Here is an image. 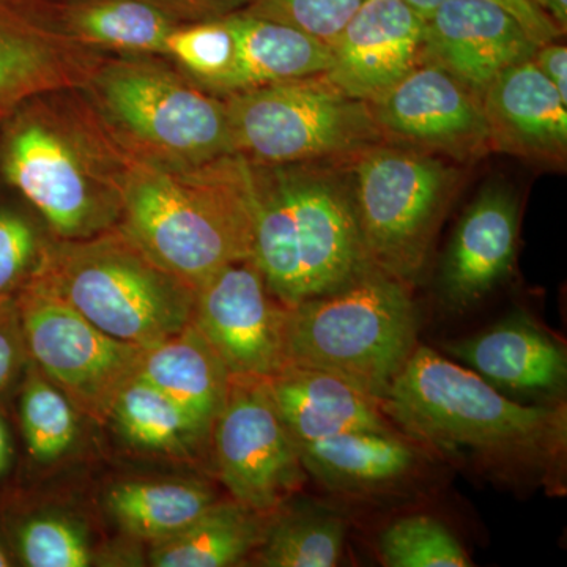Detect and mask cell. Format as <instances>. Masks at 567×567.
I'll list each match as a JSON object with an SVG mask.
<instances>
[{
	"mask_svg": "<svg viewBox=\"0 0 567 567\" xmlns=\"http://www.w3.org/2000/svg\"><path fill=\"white\" fill-rule=\"evenodd\" d=\"M382 409L415 442L470 454L496 468L550 476L565 457V404L514 401L429 347L416 346L383 395Z\"/></svg>",
	"mask_w": 567,
	"mask_h": 567,
	"instance_id": "6da1fadb",
	"label": "cell"
},
{
	"mask_svg": "<svg viewBox=\"0 0 567 567\" xmlns=\"http://www.w3.org/2000/svg\"><path fill=\"white\" fill-rule=\"evenodd\" d=\"M123 233L164 270L197 287L252 257L248 159L227 155L193 167L130 162L122 177Z\"/></svg>",
	"mask_w": 567,
	"mask_h": 567,
	"instance_id": "7a4b0ae2",
	"label": "cell"
},
{
	"mask_svg": "<svg viewBox=\"0 0 567 567\" xmlns=\"http://www.w3.org/2000/svg\"><path fill=\"white\" fill-rule=\"evenodd\" d=\"M248 164L252 260L284 306L331 292L369 264L350 178L319 163Z\"/></svg>",
	"mask_w": 567,
	"mask_h": 567,
	"instance_id": "3957f363",
	"label": "cell"
},
{
	"mask_svg": "<svg viewBox=\"0 0 567 567\" xmlns=\"http://www.w3.org/2000/svg\"><path fill=\"white\" fill-rule=\"evenodd\" d=\"M416 336L409 284L369 262L338 289L289 308L287 365L322 369L382 401Z\"/></svg>",
	"mask_w": 567,
	"mask_h": 567,
	"instance_id": "277c9868",
	"label": "cell"
},
{
	"mask_svg": "<svg viewBox=\"0 0 567 567\" xmlns=\"http://www.w3.org/2000/svg\"><path fill=\"white\" fill-rule=\"evenodd\" d=\"M33 279L130 344H156L193 320L196 287L164 270L122 227L51 246Z\"/></svg>",
	"mask_w": 567,
	"mask_h": 567,
	"instance_id": "5b68a950",
	"label": "cell"
},
{
	"mask_svg": "<svg viewBox=\"0 0 567 567\" xmlns=\"http://www.w3.org/2000/svg\"><path fill=\"white\" fill-rule=\"evenodd\" d=\"M226 107L235 155L252 163L334 162L385 140L371 104L323 73L233 93Z\"/></svg>",
	"mask_w": 567,
	"mask_h": 567,
	"instance_id": "8992f818",
	"label": "cell"
},
{
	"mask_svg": "<svg viewBox=\"0 0 567 567\" xmlns=\"http://www.w3.org/2000/svg\"><path fill=\"white\" fill-rule=\"evenodd\" d=\"M350 159L365 257L399 281H415L456 189V171L417 148L382 144Z\"/></svg>",
	"mask_w": 567,
	"mask_h": 567,
	"instance_id": "52a82bcc",
	"label": "cell"
},
{
	"mask_svg": "<svg viewBox=\"0 0 567 567\" xmlns=\"http://www.w3.org/2000/svg\"><path fill=\"white\" fill-rule=\"evenodd\" d=\"M93 89L112 125L153 163L193 167L235 155L226 102L171 71L118 62L95 74Z\"/></svg>",
	"mask_w": 567,
	"mask_h": 567,
	"instance_id": "ba28073f",
	"label": "cell"
},
{
	"mask_svg": "<svg viewBox=\"0 0 567 567\" xmlns=\"http://www.w3.org/2000/svg\"><path fill=\"white\" fill-rule=\"evenodd\" d=\"M33 364L95 423L110 421L123 388L140 372L145 347L118 341L32 279L17 301Z\"/></svg>",
	"mask_w": 567,
	"mask_h": 567,
	"instance_id": "9c48e42d",
	"label": "cell"
},
{
	"mask_svg": "<svg viewBox=\"0 0 567 567\" xmlns=\"http://www.w3.org/2000/svg\"><path fill=\"white\" fill-rule=\"evenodd\" d=\"M3 167L62 240L102 234L122 213V183L103 178L87 152L54 122L18 126Z\"/></svg>",
	"mask_w": 567,
	"mask_h": 567,
	"instance_id": "30bf717a",
	"label": "cell"
},
{
	"mask_svg": "<svg viewBox=\"0 0 567 567\" xmlns=\"http://www.w3.org/2000/svg\"><path fill=\"white\" fill-rule=\"evenodd\" d=\"M212 436L224 486L234 499L257 513L270 516L303 483L306 472L297 445L264 380L230 379Z\"/></svg>",
	"mask_w": 567,
	"mask_h": 567,
	"instance_id": "8fae6325",
	"label": "cell"
},
{
	"mask_svg": "<svg viewBox=\"0 0 567 567\" xmlns=\"http://www.w3.org/2000/svg\"><path fill=\"white\" fill-rule=\"evenodd\" d=\"M289 308L268 289L252 257L219 268L196 287L192 323L230 379L267 380L287 365Z\"/></svg>",
	"mask_w": 567,
	"mask_h": 567,
	"instance_id": "7c38bea8",
	"label": "cell"
},
{
	"mask_svg": "<svg viewBox=\"0 0 567 567\" xmlns=\"http://www.w3.org/2000/svg\"><path fill=\"white\" fill-rule=\"evenodd\" d=\"M380 132L417 151L470 162L492 151L483 102L453 74L421 63L371 104Z\"/></svg>",
	"mask_w": 567,
	"mask_h": 567,
	"instance_id": "4fadbf2b",
	"label": "cell"
},
{
	"mask_svg": "<svg viewBox=\"0 0 567 567\" xmlns=\"http://www.w3.org/2000/svg\"><path fill=\"white\" fill-rule=\"evenodd\" d=\"M330 50L327 80L372 104L424 62V18L404 0H364Z\"/></svg>",
	"mask_w": 567,
	"mask_h": 567,
	"instance_id": "5bb4252c",
	"label": "cell"
},
{
	"mask_svg": "<svg viewBox=\"0 0 567 567\" xmlns=\"http://www.w3.org/2000/svg\"><path fill=\"white\" fill-rule=\"evenodd\" d=\"M537 44L492 0H445L424 17V62L483 95L507 69L528 61Z\"/></svg>",
	"mask_w": 567,
	"mask_h": 567,
	"instance_id": "9a60e30c",
	"label": "cell"
},
{
	"mask_svg": "<svg viewBox=\"0 0 567 567\" xmlns=\"http://www.w3.org/2000/svg\"><path fill=\"white\" fill-rule=\"evenodd\" d=\"M445 350L514 401L561 404L567 385L566 347L525 315L507 317L483 333L450 342Z\"/></svg>",
	"mask_w": 567,
	"mask_h": 567,
	"instance_id": "2e32d148",
	"label": "cell"
},
{
	"mask_svg": "<svg viewBox=\"0 0 567 567\" xmlns=\"http://www.w3.org/2000/svg\"><path fill=\"white\" fill-rule=\"evenodd\" d=\"M491 147L547 166H565L567 103L533 59L517 63L481 95Z\"/></svg>",
	"mask_w": 567,
	"mask_h": 567,
	"instance_id": "e0dca14e",
	"label": "cell"
},
{
	"mask_svg": "<svg viewBox=\"0 0 567 567\" xmlns=\"http://www.w3.org/2000/svg\"><path fill=\"white\" fill-rule=\"evenodd\" d=\"M518 204L505 186L477 194L458 221L445 259L440 287L447 303L466 308L486 297L513 271L516 260Z\"/></svg>",
	"mask_w": 567,
	"mask_h": 567,
	"instance_id": "ac0fdd59",
	"label": "cell"
},
{
	"mask_svg": "<svg viewBox=\"0 0 567 567\" xmlns=\"http://www.w3.org/2000/svg\"><path fill=\"white\" fill-rule=\"evenodd\" d=\"M87 71L78 41L55 29L37 0H0V110L76 84Z\"/></svg>",
	"mask_w": 567,
	"mask_h": 567,
	"instance_id": "d6986e66",
	"label": "cell"
},
{
	"mask_svg": "<svg viewBox=\"0 0 567 567\" xmlns=\"http://www.w3.org/2000/svg\"><path fill=\"white\" fill-rule=\"evenodd\" d=\"M264 385L295 445L346 432L393 431L382 401L322 369L289 364Z\"/></svg>",
	"mask_w": 567,
	"mask_h": 567,
	"instance_id": "ffe728a7",
	"label": "cell"
},
{
	"mask_svg": "<svg viewBox=\"0 0 567 567\" xmlns=\"http://www.w3.org/2000/svg\"><path fill=\"white\" fill-rule=\"evenodd\" d=\"M137 375L169 395L204 434L212 435L229 394L230 375L193 323L145 347Z\"/></svg>",
	"mask_w": 567,
	"mask_h": 567,
	"instance_id": "44dd1931",
	"label": "cell"
},
{
	"mask_svg": "<svg viewBox=\"0 0 567 567\" xmlns=\"http://www.w3.org/2000/svg\"><path fill=\"white\" fill-rule=\"evenodd\" d=\"M224 20L234 33L235 61L219 92L252 91L324 73L330 66V47L298 29L246 11Z\"/></svg>",
	"mask_w": 567,
	"mask_h": 567,
	"instance_id": "7402d4cb",
	"label": "cell"
},
{
	"mask_svg": "<svg viewBox=\"0 0 567 567\" xmlns=\"http://www.w3.org/2000/svg\"><path fill=\"white\" fill-rule=\"evenodd\" d=\"M297 450L306 473L342 494L393 486L417 465L415 446L393 431L346 432L298 443Z\"/></svg>",
	"mask_w": 567,
	"mask_h": 567,
	"instance_id": "603a6c76",
	"label": "cell"
},
{
	"mask_svg": "<svg viewBox=\"0 0 567 567\" xmlns=\"http://www.w3.org/2000/svg\"><path fill=\"white\" fill-rule=\"evenodd\" d=\"M270 516L244 503L216 502L188 528L153 544L156 567H224L238 565L264 540Z\"/></svg>",
	"mask_w": 567,
	"mask_h": 567,
	"instance_id": "cb8c5ba5",
	"label": "cell"
},
{
	"mask_svg": "<svg viewBox=\"0 0 567 567\" xmlns=\"http://www.w3.org/2000/svg\"><path fill=\"white\" fill-rule=\"evenodd\" d=\"M215 494L199 481H126L111 488L106 505L130 536L159 543L194 524L215 505Z\"/></svg>",
	"mask_w": 567,
	"mask_h": 567,
	"instance_id": "d4e9b609",
	"label": "cell"
},
{
	"mask_svg": "<svg viewBox=\"0 0 567 567\" xmlns=\"http://www.w3.org/2000/svg\"><path fill=\"white\" fill-rule=\"evenodd\" d=\"M63 33L112 50L162 52L178 22L148 0H71L59 6Z\"/></svg>",
	"mask_w": 567,
	"mask_h": 567,
	"instance_id": "484cf974",
	"label": "cell"
},
{
	"mask_svg": "<svg viewBox=\"0 0 567 567\" xmlns=\"http://www.w3.org/2000/svg\"><path fill=\"white\" fill-rule=\"evenodd\" d=\"M344 518L323 506H301L270 514L257 565L268 567H331L344 550Z\"/></svg>",
	"mask_w": 567,
	"mask_h": 567,
	"instance_id": "4316f807",
	"label": "cell"
},
{
	"mask_svg": "<svg viewBox=\"0 0 567 567\" xmlns=\"http://www.w3.org/2000/svg\"><path fill=\"white\" fill-rule=\"evenodd\" d=\"M110 421L133 445L158 453H188L207 436L181 405L140 375L118 394Z\"/></svg>",
	"mask_w": 567,
	"mask_h": 567,
	"instance_id": "83f0119b",
	"label": "cell"
},
{
	"mask_svg": "<svg viewBox=\"0 0 567 567\" xmlns=\"http://www.w3.org/2000/svg\"><path fill=\"white\" fill-rule=\"evenodd\" d=\"M76 413L70 399L32 364L21 395V424L37 462L50 464L70 450L78 435Z\"/></svg>",
	"mask_w": 567,
	"mask_h": 567,
	"instance_id": "f1b7e54d",
	"label": "cell"
},
{
	"mask_svg": "<svg viewBox=\"0 0 567 567\" xmlns=\"http://www.w3.org/2000/svg\"><path fill=\"white\" fill-rule=\"evenodd\" d=\"M380 558L390 567H470L472 558L443 522L409 516L393 522L379 540Z\"/></svg>",
	"mask_w": 567,
	"mask_h": 567,
	"instance_id": "f546056e",
	"label": "cell"
},
{
	"mask_svg": "<svg viewBox=\"0 0 567 567\" xmlns=\"http://www.w3.org/2000/svg\"><path fill=\"white\" fill-rule=\"evenodd\" d=\"M166 54L205 89L219 92L234 66V33L224 18L178 24L166 41Z\"/></svg>",
	"mask_w": 567,
	"mask_h": 567,
	"instance_id": "4dcf8cb0",
	"label": "cell"
},
{
	"mask_svg": "<svg viewBox=\"0 0 567 567\" xmlns=\"http://www.w3.org/2000/svg\"><path fill=\"white\" fill-rule=\"evenodd\" d=\"M22 561L31 567H85L92 565L87 535L69 517L44 514L25 522L18 533Z\"/></svg>",
	"mask_w": 567,
	"mask_h": 567,
	"instance_id": "1f68e13d",
	"label": "cell"
},
{
	"mask_svg": "<svg viewBox=\"0 0 567 567\" xmlns=\"http://www.w3.org/2000/svg\"><path fill=\"white\" fill-rule=\"evenodd\" d=\"M364 0H254L246 13L290 25L331 47Z\"/></svg>",
	"mask_w": 567,
	"mask_h": 567,
	"instance_id": "d6a6232c",
	"label": "cell"
},
{
	"mask_svg": "<svg viewBox=\"0 0 567 567\" xmlns=\"http://www.w3.org/2000/svg\"><path fill=\"white\" fill-rule=\"evenodd\" d=\"M39 240L24 216L0 210V300L20 286L35 262Z\"/></svg>",
	"mask_w": 567,
	"mask_h": 567,
	"instance_id": "836d02e7",
	"label": "cell"
},
{
	"mask_svg": "<svg viewBox=\"0 0 567 567\" xmlns=\"http://www.w3.org/2000/svg\"><path fill=\"white\" fill-rule=\"evenodd\" d=\"M404 2L424 18L445 0H404ZM492 2L498 3L499 7L509 11L524 25L525 31L535 40L537 47L557 40L561 32H565L558 28L557 22L548 17L546 11L537 6L535 0H492Z\"/></svg>",
	"mask_w": 567,
	"mask_h": 567,
	"instance_id": "e575fe53",
	"label": "cell"
},
{
	"mask_svg": "<svg viewBox=\"0 0 567 567\" xmlns=\"http://www.w3.org/2000/svg\"><path fill=\"white\" fill-rule=\"evenodd\" d=\"M28 358L18 306L3 298L0 300V393L17 379Z\"/></svg>",
	"mask_w": 567,
	"mask_h": 567,
	"instance_id": "d590c367",
	"label": "cell"
},
{
	"mask_svg": "<svg viewBox=\"0 0 567 567\" xmlns=\"http://www.w3.org/2000/svg\"><path fill=\"white\" fill-rule=\"evenodd\" d=\"M178 24L221 20L248 9L254 0H148Z\"/></svg>",
	"mask_w": 567,
	"mask_h": 567,
	"instance_id": "8d00e7d4",
	"label": "cell"
},
{
	"mask_svg": "<svg viewBox=\"0 0 567 567\" xmlns=\"http://www.w3.org/2000/svg\"><path fill=\"white\" fill-rule=\"evenodd\" d=\"M532 59L567 103V48L565 44L555 43V40L540 44Z\"/></svg>",
	"mask_w": 567,
	"mask_h": 567,
	"instance_id": "74e56055",
	"label": "cell"
},
{
	"mask_svg": "<svg viewBox=\"0 0 567 567\" xmlns=\"http://www.w3.org/2000/svg\"><path fill=\"white\" fill-rule=\"evenodd\" d=\"M537 6L546 11L551 20L557 22L561 31H565L567 24V0H537Z\"/></svg>",
	"mask_w": 567,
	"mask_h": 567,
	"instance_id": "f35d334b",
	"label": "cell"
},
{
	"mask_svg": "<svg viewBox=\"0 0 567 567\" xmlns=\"http://www.w3.org/2000/svg\"><path fill=\"white\" fill-rule=\"evenodd\" d=\"M11 445L9 429H7L6 421L0 417V475L6 472L7 466L10 464Z\"/></svg>",
	"mask_w": 567,
	"mask_h": 567,
	"instance_id": "ab89813d",
	"label": "cell"
},
{
	"mask_svg": "<svg viewBox=\"0 0 567 567\" xmlns=\"http://www.w3.org/2000/svg\"><path fill=\"white\" fill-rule=\"evenodd\" d=\"M10 566V559L7 557L6 551H3V548L0 547V567H7Z\"/></svg>",
	"mask_w": 567,
	"mask_h": 567,
	"instance_id": "60d3db41",
	"label": "cell"
},
{
	"mask_svg": "<svg viewBox=\"0 0 567 567\" xmlns=\"http://www.w3.org/2000/svg\"><path fill=\"white\" fill-rule=\"evenodd\" d=\"M535 2L537 3V0H535Z\"/></svg>",
	"mask_w": 567,
	"mask_h": 567,
	"instance_id": "b9f144b4",
	"label": "cell"
}]
</instances>
